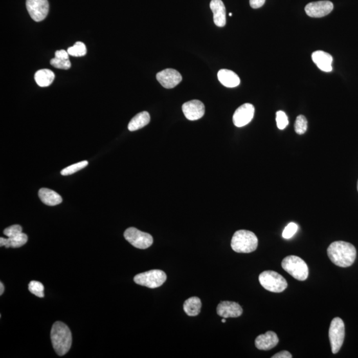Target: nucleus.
<instances>
[{
	"label": "nucleus",
	"instance_id": "473e14b6",
	"mask_svg": "<svg viewBox=\"0 0 358 358\" xmlns=\"http://www.w3.org/2000/svg\"><path fill=\"white\" fill-rule=\"evenodd\" d=\"M265 2V0H250V6L254 9L261 8L264 5Z\"/></svg>",
	"mask_w": 358,
	"mask_h": 358
},
{
	"label": "nucleus",
	"instance_id": "4468645a",
	"mask_svg": "<svg viewBox=\"0 0 358 358\" xmlns=\"http://www.w3.org/2000/svg\"><path fill=\"white\" fill-rule=\"evenodd\" d=\"M216 310L219 316L225 319L239 317L243 313L241 306L236 302L232 301L221 302L217 306Z\"/></svg>",
	"mask_w": 358,
	"mask_h": 358
},
{
	"label": "nucleus",
	"instance_id": "c85d7f7f",
	"mask_svg": "<svg viewBox=\"0 0 358 358\" xmlns=\"http://www.w3.org/2000/svg\"><path fill=\"white\" fill-rule=\"evenodd\" d=\"M276 122L277 127L279 129H284L288 124L287 116L283 111H278L276 113Z\"/></svg>",
	"mask_w": 358,
	"mask_h": 358
},
{
	"label": "nucleus",
	"instance_id": "c756f323",
	"mask_svg": "<svg viewBox=\"0 0 358 358\" xmlns=\"http://www.w3.org/2000/svg\"><path fill=\"white\" fill-rule=\"evenodd\" d=\"M298 225L294 222H290L284 229L283 232V238L285 239L292 238L298 230Z\"/></svg>",
	"mask_w": 358,
	"mask_h": 358
},
{
	"label": "nucleus",
	"instance_id": "7ed1b4c3",
	"mask_svg": "<svg viewBox=\"0 0 358 358\" xmlns=\"http://www.w3.org/2000/svg\"><path fill=\"white\" fill-rule=\"evenodd\" d=\"M258 245V239L256 234L248 230H238L232 237L231 247L237 253L248 254L256 251Z\"/></svg>",
	"mask_w": 358,
	"mask_h": 358
},
{
	"label": "nucleus",
	"instance_id": "cd10ccee",
	"mask_svg": "<svg viewBox=\"0 0 358 358\" xmlns=\"http://www.w3.org/2000/svg\"><path fill=\"white\" fill-rule=\"evenodd\" d=\"M50 63L55 68L64 69V70H67L71 66V61L69 59H60L55 57L51 60Z\"/></svg>",
	"mask_w": 358,
	"mask_h": 358
},
{
	"label": "nucleus",
	"instance_id": "ddd939ff",
	"mask_svg": "<svg viewBox=\"0 0 358 358\" xmlns=\"http://www.w3.org/2000/svg\"><path fill=\"white\" fill-rule=\"evenodd\" d=\"M182 109L185 117L191 121L200 119L205 113V105L198 100H193L185 103L183 105Z\"/></svg>",
	"mask_w": 358,
	"mask_h": 358
},
{
	"label": "nucleus",
	"instance_id": "9b49d317",
	"mask_svg": "<svg viewBox=\"0 0 358 358\" xmlns=\"http://www.w3.org/2000/svg\"><path fill=\"white\" fill-rule=\"evenodd\" d=\"M156 80L165 88H173L180 83L183 78L177 71L167 69L156 74Z\"/></svg>",
	"mask_w": 358,
	"mask_h": 358
},
{
	"label": "nucleus",
	"instance_id": "2f4dec72",
	"mask_svg": "<svg viewBox=\"0 0 358 358\" xmlns=\"http://www.w3.org/2000/svg\"><path fill=\"white\" fill-rule=\"evenodd\" d=\"M69 54L65 50L57 51L55 52V58L60 59L67 60L69 59Z\"/></svg>",
	"mask_w": 358,
	"mask_h": 358
},
{
	"label": "nucleus",
	"instance_id": "2eb2a0df",
	"mask_svg": "<svg viewBox=\"0 0 358 358\" xmlns=\"http://www.w3.org/2000/svg\"><path fill=\"white\" fill-rule=\"evenodd\" d=\"M279 343V338L276 333L268 331L265 334H261L256 338L255 345L260 350H270L275 348Z\"/></svg>",
	"mask_w": 358,
	"mask_h": 358
},
{
	"label": "nucleus",
	"instance_id": "6ab92c4d",
	"mask_svg": "<svg viewBox=\"0 0 358 358\" xmlns=\"http://www.w3.org/2000/svg\"><path fill=\"white\" fill-rule=\"evenodd\" d=\"M38 194L42 202L46 205L53 207L62 202V197L53 190L42 188L39 190Z\"/></svg>",
	"mask_w": 358,
	"mask_h": 358
},
{
	"label": "nucleus",
	"instance_id": "a211bd4d",
	"mask_svg": "<svg viewBox=\"0 0 358 358\" xmlns=\"http://www.w3.org/2000/svg\"><path fill=\"white\" fill-rule=\"evenodd\" d=\"M218 78L221 84L228 88H234L240 84V79L232 71L221 69L218 73Z\"/></svg>",
	"mask_w": 358,
	"mask_h": 358
},
{
	"label": "nucleus",
	"instance_id": "393cba45",
	"mask_svg": "<svg viewBox=\"0 0 358 358\" xmlns=\"http://www.w3.org/2000/svg\"><path fill=\"white\" fill-rule=\"evenodd\" d=\"M88 165V162L87 161H80L79 163H75V164L72 165L71 166L64 168L63 170H62L60 173L62 175L67 176L70 175V174H73L76 172L80 171L86 167L87 165Z\"/></svg>",
	"mask_w": 358,
	"mask_h": 358
},
{
	"label": "nucleus",
	"instance_id": "39448f33",
	"mask_svg": "<svg viewBox=\"0 0 358 358\" xmlns=\"http://www.w3.org/2000/svg\"><path fill=\"white\" fill-rule=\"evenodd\" d=\"M261 285L265 289L272 293H281L287 288L286 279L274 271H265L259 276Z\"/></svg>",
	"mask_w": 358,
	"mask_h": 358
},
{
	"label": "nucleus",
	"instance_id": "bb28decb",
	"mask_svg": "<svg viewBox=\"0 0 358 358\" xmlns=\"http://www.w3.org/2000/svg\"><path fill=\"white\" fill-rule=\"evenodd\" d=\"M29 290L35 296L42 298L44 297V286L41 283L37 281H31L28 286Z\"/></svg>",
	"mask_w": 358,
	"mask_h": 358
},
{
	"label": "nucleus",
	"instance_id": "f704fd0d",
	"mask_svg": "<svg viewBox=\"0 0 358 358\" xmlns=\"http://www.w3.org/2000/svg\"><path fill=\"white\" fill-rule=\"evenodd\" d=\"M0 288H1V290H0V295H2L4 292V285L2 282L0 283Z\"/></svg>",
	"mask_w": 358,
	"mask_h": 358
},
{
	"label": "nucleus",
	"instance_id": "6e6552de",
	"mask_svg": "<svg viewBox=\"0 0 358 358\" xmlns=\"http://www.w3.org/2000/svg\"><path fill=\"white\" fill-rule=\"evenodd\" d=\"M124 238L136 248L147 249L153 244V239L148 233L140 231L136 228H129L124 232Z\"/></svg>",
	"mask_w": 358,
	"mask_h": 358
},
{
	"label": "nucleus",
	"instance_id": "aec40b11",
	"mask_svg": "<svg viewBox=\"0 0 358 358\" xmlns=\"http://www.w3.org/2000/svg\"><path fill=\"white\" fill-rule=\"evenodd\" d=\"M28 237L26 234L21 232L12 238H0V246H5L6 248H17L21 247L27 243Z\"/></svg>",
	"mask_w": 358,
	"mask_h": 358
},
{
	"label": "nucleus",
	"instance_id": "72a5a7b5",
	"mask_svg": "<svg viewBox=\"0 0 358 358\" xmlns=\"http://www.w3.org/2000/svg\"><path fill=\"white\" fill-rule=\"evenodd\" d=\"M293 355L292 353L288 352V351L284 350L282 352H279L273 355L272 358H292Z\"/></svg>",
	"mask_w": 358,
	"mask_h": 358
},
{
	"label": "nucleus",
	"instance_id": "0eeeda50",
	"mask_svg": "<svg viewBox=\"0 0 358 358\" xmlns=\"http://www.w3.org/2000/svg\"><path fill=\"white\" fill-rule=\"evenodd\" d=\"M167 275L164 272L159 270H150L148 272L136 275L134 282L138 285L151 288L160 287L165 283Z\"/></svg>",
	"mask_w": 358,
	"mask_h": 358
},
{
	"label": "nucleus",
	"instance_id": "1a4fd4ad",
	"mask_svg": "<svg viewBox=\"0 0 358 358\" xmlns=\"http://www.w3.org/2000/svg\"><path fill=\"white\" fill-rule=\"evenodd\" d=\"M26 8L34 21H41L48 16L49 2L48 0H26Z\"/></svg>",
	"mask_w": 358,
	"mask_h": 358
},
{
	"label": "nucleus",
	"instance_id": "f3484780",
	"mask_svg": "<svg viewBox=\"0 0 358 358\" xmlns=\"http://www.w3.org/2000/svg\"><path fill=\"white\" fill-rule=\"evenodd\" d=\"M312 59L320 70L326 73L332 71L333 58L330 54L322 51H315L312 54Z\"/></svg>",
	"mask_w": 358,
	"mask_h": 358
},
{
	"label": "nucleus",
	"instance_id": "a878e982",
	"mask_svg": "<svg viewBox=\"0 0 358 358\" xmlns=\"http://www.w3.org/2000/svg\"><path fill=\"white\" fill-rule=\"evenodd\" d=\"M307 120L303 115L299 116L295 123V132L299 135H303L307 130Z\"/></svg>",
	"mask_w": 358,
	"mask_h": 358
},
{
	"label": "nucleus",
	"instance_id": "5701e85b",
	"mask_svg": "<svg viewBox=\"0 0 358 358\" xmlns=\"http://www.w3.org/2000/svg\"><path fill=\"white\" fill-rule=\"evenodd\" d=\"M201 306L200 299L197 297H192L186 300L183 304V309L189 316L195 317L200 313Z\"/></svg>",
	"mask_w": 358,
	"mask_h": 358
},
{
	"label": "nucleus",
	"instance_id": "b1692460",
	"mask_svg": "<svg viewBox=\"0 0 358 358\" xmlns=\"http://www.w3.org/2000/svg\"><path fill=\"white\" fill-rule=\"evenodd\" d=\"M67 52L69 53V55L73 57H82L87 53L86 46L83 42L78 41L74 44V46L67 49Z\"/></svg>",
	"mask_w": 358,
	"mask_h": 358
},
{
	"label": "nucleus",
	"instance_id": "c9c22d12",
	"mask_svg": "<svg viewBox=\"0 0 358 358\" xmlns=\"http://www.w3.org/2000/svg\"><path fill=\"white\" fill-rule=\"evenodd\" d=\"M221 322H222L223 323H225V322H227V320H226L225 318H223V319L221 320Z\"/></svg>",
	"mask_w": 358,
	"mask_h": 358
},
{
	"label": "nucleus",
	"instance_id": "f257e3e1",
	"mask_svg": "<svg viewBox=\"0 0 358 358\" xmlns=\"http://www.w3.org/2000/svg\"><path fill=\"white\" fill-rule=\"evenodd\" d=\"M328 256L335 265L348 267L352 265L356 258V250L352 243L343 241H334L328 250Z\"/></svg>",
	"mask_w": 358,
	"mask_h": 358
},
{
	"label": "nucleus",
	"instance_id": "f03ea898",
	"mask_svg": "<svg viewBox=\"0 0 358 358\" xmlns=\"http://www.w3.org/2000/svg\"><path fill=\"white\" fill-rule=\"evenodd\" d=\"M51 339L54 350L60 356L65 355L72 346V334L70 329L61 322H56L51 332Z\"/></svg>",
	"mask_w": 358,
	"mask_h": 358
},
{
	"label": "nucleus",
	"instance_id": "20e7f679",
	"mask_svg": "<svg viewBox=\"0 0 358 358\" xmlns=\"http://www.w3.org/2000/svg\"><path fill=\"white\" fill-rule=\"evenodd\" d=\"M282 267L297 280L303 281L308 278V267L305 261L301 257L289 256L283 259Z\"/></svg>",
	"mask_w": 358,
	"mask_h": 358
},
{
	"label": "nucleus",
	"instance_id": "e433bc0d",
	"mask_svg": "<svg viewBox=\"0 0 358 358\" xmlns=\"http://www.w3.org/2000/svg\"><path fill=\"white\" fill-rule=\"evenodd\" d=\"M229 16H232V13H229Z\"/></svg>",
	"mask_w": 358,
	"mask_h": 358
},
{
	"label": "nucleus",
	"instance_id": "423d86ee",
	"mask_svg": "<svg viewBox=\"0 0 358 358\" xmlns=\"http://www.w3.org/2000/svg\"><path fill=\"white\" fill-rule=\"evenodd\" d=\"M345 337V325L343 321L339 317H335L331 322L329 328V339H330L332 352L337 353L343 345Z\"/></svg>",
	"mask_w": 358,
	"mask_h": 358
},
{
	"label": "nucleus",
	"instance_id": "9d476101",
	"mask_svg": "<svg viewBox=\"0 0 358 358\" xmlns=\"http://www.w3.org/2000/svg\"><path fill=\"white\" fill-rule=\"evenodd\" d=\"M255 107L249 103L241 105L233 116V122L236 127L245 126L251 122L254 118Z\"/></svg>",
	"mask_w": 358,
	"mask_h": 358
},
{
	"label": "nucleus",
	"instance_id": "7c9ffc66",
	"mask_svg": "<svg viewBox=\"0 0 358 358\" xmlns=\"http://www.w3.org/2000/svg\"><path fill=\"white\" fill-rule=\"evenodd\" d=\"M22 232V228L21 226L19 225H13L11 227L6 228L4 230V234L6 235L8 238H12L13 236H16V235L20 234Z\"/></svg>",
	"mask_w": 358,
	"mask_h": 358
},
{
	"label": "nucleus",
	"instance_id": "412c9836",
	"mask_svg": "<svg viewBox=\"0 0 358 358\" xmlns=\"http://www.w3.org/2000/svg\"><path fill=\"white\" fill-rule=\"evenodd\" d=\"M149 122V114L147 111H142L132 118L128 124V129L131 131L138 130V129L146 126Z\"/></svg>",
	"mask_w": 358,
	"mask_h": 358
},
{
	"label": "nucleus",
	"instance_id": "4be33fe9",
	"mask_svg": "<svg viewBox=\"0 0 358 358\" xmlns=\"http://www.w3.org/2000/svg\"><path fill=\"white\" fill-rule=\"evenodd\" d=\"M55 75L53 71L49 69H41L38 71L35 75V80L38 86L48 87L53 83Z\"/></svg>",
	"mask_w": 358,
	"mask_h": 358
},
{
	"label": "nucleus",
	"instance_id": "4c0bfd02",
	"mask_svg": "<svg viewBox=\"0 0 358 358\" xmlns=\"http://www.w3.org/2000/svg\"><path fill=\"white\" fill-rule=\"evenodd\" d=\"M357 191H358V181H357Z\"/></svg>",
	"mask_w": 358,
	"mask_h": 358
},
{
	"label": "nucleus",
	"instance_id": "dca6fc26",
	"mask_svg": "<svg viewBox=\"0 0 358 358\" xmlns=\"http://www.w3.org/2000/svg\"><path fill=\"white\" fill-rule=\"evenodd\" d=\"M210 9L213 13L214 22L218 27H223L227 24V12L225 4L221 0H212Z\"/></svg>",
	"mask_w": 358,
	"mask_h": 358
},
{
	"label": "nucleus",
	"instance_id": "f8f14e48",
	"mask_svg": "<svg viewBox=\"0 0 358 358\" xmlns=\"http://www.w3.org/2000/svg\"><path fill=\"white\" fill-rule=\"evenodd\" d=\"M334 9V5L330 1L311 2L306 6V14L311 17H322L326 16Z\"/></svg>",
	"mask_w": 358,
	"mask_h": 358
}]
</instances>
